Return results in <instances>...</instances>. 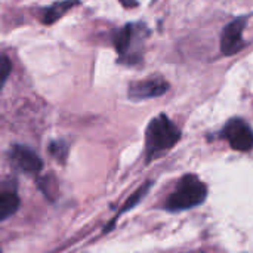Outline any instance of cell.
I'll return each instance as SVG.
<instances>
[{
	"mask_svg": "<svg viewBox=\"0 0 253 253\" xmlns=\"http://www.w3.org/2000/svg\"><path fill=\"white\" fill-rule=\"evenodd\" d=\"M179 138L181 132L172 123V120L165 114L157 116L150 122L145 133V147L148 157L172 148L179 141Z\"/></svg>",
	"mask_w": 253,
	"mask_h": 253,
	"instance_id": "1",
	"label": "cell"
},
{
	"mask_svg": "<svg viewBox=\"0 0 253 253\" xmlns=\"http://www.w3.org/2000/svg\"><path fill=\"white\" fill-rule=\"evenodd\" d=\"M206 196H208L206 185L197 176L187 175L179 181L176 190L166 202V209L172 212L191 209L202 205L206 200Z\"/></svg>",
	"mask_w": 253,
	"mask_h": 253,
	"instance_id": "2",
	"label": "cell"
},
{
	"mask_svg": "<svg viewBox=\"0 0 253 253\" xmlns=\"http://www.w3.org/2000/svg\"><path fill=\"white\" fill-rule=\"evenodd\" d=\"M224 136L231 145L233 150L237 151H251L253 148V130L252 127L242 119H233L224 129Z\"/></svg>",
	"mask_w": 253,
	"mask_h": 253,
	"instance_id": "3",
	"label": "cell"
},
{
	"mask_svg": "<svg viewBox=\"0 0 253 253\" xmlns=\"http://www.w3.org/2000/svg\"><path fill=\"white\" fill-rule=\"evenodd\" d=\"M245 27H246V18H237L224 28L221 36V52L224 55H234L243 47Z\"/></svg>",
	"mask_w": 253,
	"mask_h": 253,
	"instance_id": "4",
	"label": "cell"
},
{
	"mask_svg": "<svg viewBox=\"0 0 253 253\" xmlns=\"http://www.w3.org/2000/svg\"><path fill=\"white\" fill-rule=\"evenodd\" d=\"M10 162L27 175H37L42 170V160L36 151L25 145H15L9 151Z\"/></svg>",
	"mask_w": 253,
	"mask_h": 253,
	"instance_id": "5",
	"label": "cell"
},
{
	"mask_svg": "<svg viewBox=\"0 0 253 253\" xmlns=\"http://www.w3.org/2000/svg\"><path fill=\"white\" fill-rule=\"evenodd\" d=\"M169 89V84L163 80H145L129 86V96L133 99H145L163 95Z\"/></svg>",
	"mask_w": 253,
	"mask_h": 253,
	"instance_id": "6",
	"label": "cell"
},
{
	"mask_svg": "<svg viewBox=\"0 0 253 253\" xmlns=\"http://www.w3.org/2000/svg\"><path fill=\"white\" fill-rule=\"evenodd\" d=\"M19 208V197L16 191L10 187H3L0 191V219L4 221L9 216H12Z\"/></svg>",
	"mask_w": 253,
	"mask_h": 253,
	"instance_id": "7",
	"label": "cell"
},
{
	"mask_svg": "<svg viewBox=\"0 0 253 253\" xmlns=\"http://www.w3.org/2000/svg\"><path fill=\"white\" fill-rule=\"evenodd\" d=\"M73 6V1L71 0H68V1H61V3H55L52 7H49V9H46L44 12H43V22L44 24H52L53 21H56L58 18H61L70 7Z\"/></svg>",
	"mask_w": 253,
	"mask_h": 253,
	"instance_id": "8",
	"label": "cell"
},
{
	"mask_svg": "<svg viewBox=\"0 0 253 253\" xmlns=\"http://www.w3.org/2000/svg\"><path fill=\"white\" fill-rule=\"evenodd\" d=\"M49 151H50V154H52L56 160H64V159L67 157L68 147H67V144H64L62 141H55V142H50Z\"/></svg>",
	"mask_w": 253,
	"mask_h": 253,
	"instance_id": "9",
	"label": "cell"
},
{
	"mask_svg": "<svg viewBox=\"0 0 253 253\" xmlns=\"http://www.w3.org/2000/svg\"><path fill=\"white\" fill-rule=\"evenodd\" d=\"M10 73V61L6 55H3L1 58V83H4L9 77Z\"/></svg>",
	"mask_w": 253,
	"mask_h": 253,
	"instance_id": "10",
	"label": "cell"
},
{
	"mask_svg": "<svg viewBox=\"0 0 253 253\" xmlns=\"http://www.w3.org/2000/svg\"><path fill=\"white\" fill-rule=\"evenodd\" d=\"M148 187H150V184H148V185H145L144 188H141V190H139V191H138V193H136V194H135V196H133V197H132V199H130V200H129L126 205H125V208H123V212H125V211H127V209H130V208H133V205H135V203H136V202H138V200H139V199L144 196V193L148 190Z\"/></svg>",
	"mask_w": 253,
	"mask_h": 253,
	"instance_id": "11",
	"label": "cell"
}]
</instances>
